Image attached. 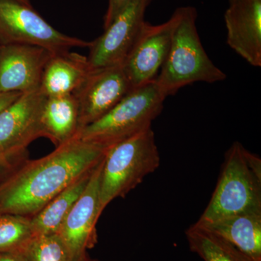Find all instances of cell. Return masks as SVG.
Listing matches in <instances>:
<instances>
[{
	"label": "cell",
	"instance_id": "12",
	"mask_svg": "<svg viewBox=\"0 0 261 261\" xmlns=\"http://www.w3.org/2000/svg\"><path fill=\"white\" fill-rule=\"evenodd\" d=\"M53 53L27 44L0 47V92H30L40 87L44 68Z\"/></svg>",
	"mask_w": 261,
	"mask_h": 261
},
{
	"label": "cell",
	"instance_id": "27",
	"mask_svg": "<svg viewBox=\"0 0 261 261\" xmlns=\"http://www.w3.org/2000/svg\"><path fill=\"white\" fill-rule=\"evenodd\" d=\"M238 1V0H228L229 2V4H231V3H235V2Z\"/></svg>",
	"mask_w": 261,
	"mask_h": 261
},
{
	"label": "cell",
	"instance_id": "19",
	"mask_svg": "<svg viewBox=\"0 0 261 261\" xmlns=\"http://www.w3.org/2000/svg\"><path fill=\"white\" fill-rule=\"evenodd\" d=\"M34 237L30 218L0 215V253L25 252Z\"/></svg>",
	"mask_w": 261,
	"mask_h": 261
},
{
	"label": "cell",
	"instance_id": "2",
	"mask_svg": "<svg viewBox=\"0 0 261 261\" xmlns=\"http://www.w3.org/2000/svg\"><path fill=\"white\" fill-rule=\"evenodd\" d=\"M175 20L167 57L155 82L166 98L195 82L214 84L226 75L213 63L202 47L196 27L197 11L182 7L174 12Z\"/></svg>",
	"mask_w": 261,
	"mask_h": 261
},
{
	"label": "cell",
	"instance_id": "16",
	"mask_svg": "<svg viewBox=\"0 0 261 261\" xmlns=\"http://www.w3.org/2000/svg\"><path fill=\"white\" fill-rule=\"evenodd\" d=\"M79 120L80 110L74 94L47 97L42 110L43 134L56 147L80 133Z\"/></svg>",
	"mask_w": 261,
	"mask_h": 261
},
{
	"label": "cell",
	"instance_id": "7",
	"mask_svg": "<svg viewBox=\"0 0 261 261\" xmlns=\"http://www.w3.org/2000/svg\"><path fill=\"white\" fill-rule=\"evenodd\" d=\"M47 97L39 88L24 92L0 113V159L23 161L29 145L44 137L42 114Z\"/></svg>",
	"mask_w": 261,
	"mask_h": 261
},
{
	"label": "cell",
	"instance_id": "9",
	"mask_svg": "<svg viewBox=\"0 0 261 261\" xmlns=\"http://www.w3.org/2000/svg\"><path fill=\"white\" fill-rule=\"evenodd\" d=\"M133 89L122 65L92 70L73 93L80 110L79 132L109 112Z\"/></svg>",
	"mask_w": 261,
	"mask_h": 261
},
{
	"label": "cell",
	"instance_id": "17",
	"mask_svg": "<svg viewBox=\"0 0 261 261\" xmlns=\"http://www.w3.org/2000/svg\"><path fill=\"white\" fill-rule=\"evenodd\" d=\"M92 171L75 180L31 218L34 236L58 233L65 218L87 187Z\"/></svg>",
	"mask_w": 261,
	"mask_h": 261
},
{
	"label": "cell",
	"instance_id": "10",
	"mask_svg": "<svg viewBox=\"0 0 261 261\" xmlns=\"http://www.w3.org/2000/svg\"><path fill=\"white\" fill-rule=\"evenodd\" d=\"M103 159L92 171L87 187L57 233L73 261L81 260L87 255V250L97 243L96 225L102 215L99 212V181Z\"/></svg>",
	"mask_w": 261,
	"mask_h": 261
},
{
	"label": "cell",
	"instance_id": "3",
	"mask_svg": "<svg viewBox=\"0 0 261 261\" xmlns=\"http://www.w3.org/2000/svg\"><path fill=\"white\" fill-rule=\"evenodd\" d=\"M249 212H261V161L236 142L226 152L214 194L197 221Z\"/></svg>",
	"mask_w": 261,
	"mask_h": 261
},
{
	"label": "cell",
	"instance_id": "15",
	"mask_svg": "<svg viewBox=\"0 0 261 261\" xmlns=\"http://www.w3.org/2000/svg\"><path fill=\"white\" fill-rule=\"evenodd\" d=\"M196 224L224 239L256 261H261V212L243 213Z\"/></svg>",
	"mask_w": 261,
	"mask_h": 261
},
{
	"label": "cell",
	"instance_id": "8",
	"mask_svg": "<svg viewBox=\"0 0 261 261\" xmlns=\"http://www.w3.org/2000/svg\"><path fill=\"white\" fill-rule=\"evenodd\" d=\"M152 1L130 0L102 35L90 42L87 59L92 70L123 63L142 30Z\"/></svg>",
	"mask_w": 261,
	"mask_h": 261
},
{
	"label": "cell",
	"instance_id": "14",
	"mask_svg": "<svg viewBox=\"0 0 261 261\" xmlns=\"http://www.w3.org/2000/svg\"><path fill=\"white\" fill-rule=\"evenodd\" d=\"M92 70L87 56L70 50L53 53L44 68L39 89L46 97L73 94Z\"/></svg>",
	"mask_w": 261,
	"mask_h": 261
},
{
	"label": "cell",
	"instance_id": "4",
	"mask_svg": "<svg viewBox=\"0 0 261 261\" xmlns=\"http://www.w3.org/2000/svg\"><path fill=\"white\" fill-rule=\"evenodd\" d=\"M161 157L152 128H147L108 149L99 181V212L115 199L124 197L154 172Z\"/></svg>",
	"mask_w": 261,
	"mask_h": 261
},
{
	"label": "cell",
	"instance_id": "28",
	"mask_svg": "<svg viewBox=\"0 0 261 261\" xmlns=\"http://www.w3.org/2000/svg\"><path fill=\"white\" fill-rule=\"evenodd\" d=\"M0 161H2V160H1V159H0Z\"/></svg>",
	"mask_w": 261,
	"mask_h": 261
},
{
	"label": "cell",
	"instance_id": "21",
	"mask_svg": "<svg viewBox=\"0 0 261 261\" xmlns=\"http://www.w3.org/2000/svg\"><path fill=\"white\" fill-rule=\"evenodd\" d=\"M130 0H109L107 11L104 17V29L108 28L117 15L124 9Z\"/></svg>",
	"mask_w": 261,
	"mask_h": 261
},
{
	"label": "cell",
	"instance_id": "24",
	"mask_svg": "<svg viewBox=\"0 0 261 261\" xmlns=\"http://www.w3.org/2000/svg\"><path fill=\"white\" fill-rule=\"evenodd\" d=\"M24 161V160H23ZM8 162V161H0V181L8 174L18 164L21 162Z\"/></svg>",
	"mask_w": 261,
	"mask_h": 261
},
{
	"label": "cell",
	"instance_id": "29",
	"mask_svg": "<svg viewBox=\"0 0 261 261\" xmlns=\"http://www.w3.org/2000/svg\"><path fill=\"white\" fill-rule=\"evenodd\" d=\"M0 47H1V44H0Z\"/></svg>",
	"mask_w": 261,
	"mask_h": 261
},
{
	"label": "cell",
	"instance_id": "1",
	"mask_svg": "<svg viewBox=\"0 0 261 261\" xmlns=\"http://www.w3.org/2000/svg\"><path fill=\"white\" fill-rule=\"evenodd\" d=\"M108 149L77 134L39 159H25L0 181V215L32 218L49 201L104 159Z\"/></svg>",
	"mask_w": 261,
	"mask_h": 261
},
{
	"label": "cell",
	"instance_id": "11",
	"mask_svg": "<svg viewBox=\"0 0 261 261\" xmlns=\"http://www.w3.org/2000/svg\"><path fill=\"white\" fill-rule=\"evenodd\" d=\"M175 20L173 13L168 21L160 25L144 23L121 64L134 89L157 78L169 50Z\"/></svg>",
	"mask_w": 261,
	"mask_h": 261
},
{
	"label": "cell",
	"instance_id": "5",
	"mask_svg": "<svg viewBox=\"0 0 261 261\" xmlns=\"http://www.w3.org/2000/svg\"><path fill=\"white\" fill-rule=\"evenodd\" d=\"M166 99L155 80L136 87L109 112L82 129L80 138L110 148L151 128L152 122L161 114Z\"/></svg>",
	"mask_w": 261,
	"mask_h": 261
},
{
	"label": "cell",
	"instance_id": "20",
	"mask_svg": "<svg viewBox=\"0 0 261 261\" xmlns=\"http://www.w3.org/2000/svg\"><path fill=\"white\" fill-rule=\"evenodd\" d=\"M25 254L29 261H73L68 248L57 233L34 236Z\"/></svg>",
	"mask_w": 261,
	"mask_h": 261
},
{
	"label": "cell",
	"instance_id": "25",
	"mask_svg": "<svg viewBox=\"0 0 261 261\" xmlns=\"http://www.w3.org/2000/svg\"><path fill=\"white\" fill-rule=\"evenodd\" d=\"M79 261H97V260H92V259H91L90 257H89L88 256V255H87H87H86L85 256H84V257H82V258L81 259V260H80Z\"/></svg>",
	"mask_w": 261,
	"mask_h": 261
},
{
	"label": "cell",
	"instance_id": "26",
	"mask_svg": "<svg viewBox=\"0 0 261 261\" xmlns=\"http://www.w3.org/2000/svg\"><path fill=\"white\" fill-rule=\"evenodd\" d=\"M17 1L20 2V3H23V4L29 5V6H32L30 0H17Z\"/></svg>",
	"mask_w": 261,
	"mask_h": 261
},
{
	"label": "cell",
	"instance_id": "6",
	"mask_svg": "<svg viewBox=\"0 0 261 261\" xmlns=\"http://www.w3.org/2000/svg\"><path fill=\"white\" fill-rule=\"evenodd\" d=\"M0 44H27L53 53L88 48L90 42L58 32L37 12L17 0H0Z\"/></svg>",
	"mask_w": 261,
	"mask_h": 261
},
{
	"label": "cell",
	"instance_id": "13",
	"mask_svg": "<svg viewBox=\"0 0 261 261\" xmlns=\"http://www.w3.org/2000/svg\"><path fill=\"white\" fill-rule=\"evenodd\" d=\"M227 42L249 64L261 66V0H238L224 15Z\"/></svg>",
	"mask_w": 261,
	"mask_h": 261
},
{
	"label": "cell",
	"instance_id": "22",
	"mask_svg": "<svg viewBox=\"0 0 261 261\" xmlns=\"http://www.w3.org/2000/svg\"><path fill=\"white\" fill-rule=\"evenodd\" d=\"M21 92H0V113L16 100Z\"/></svg>",
	"mask_w": 261,
	"mask_h": 261
},
{
	"label": "cell",
	"instance_id": "18",
	"mask_svg": "<svg viewBox=\"0 0 261 261\" xmlns=\"http://www.w3.org/2000/svg\"><path fill=\"white\" fill-rule=\"evenodd\" d=\"M186 238L190 250L204 261H256L197 224L188 228Z\"/></svg>",
	"mask_w": 261,
	"mask_h": 261
},
{
	"label": "cell",
	"instance_id": "23",
	"mask_svg": "<svg viewBox=\"0 0 261 261\" xmlns=\"http://www.w3.org/2000/svg\"><path fill=\"white\" fill-rule=\"evenodd\" d=\"M0 261H29L25 252L0 253Z\"/></svg>",
	"mask_w": 261,
	"mask_h": 261
}]
</instances>
